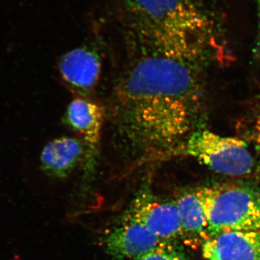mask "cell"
Returning <instances> with one entry per match:
<instances>
[{
	"instance_id": "obj_5",
	"label": "cell",
	"mask_w": 260,
	"mask_h": 260,
	"mask_svg": "<svg viewBox=\"0 0 260 260\" xmlns=\"http://www.w3.org/2000/svg\"><path fill=\"white\" fill-rule=\"evenodd\" d=\"M127 215L162 240H181L180 221L174 202L158 199L144 189L133 201Z\"/></svg>"
},
{
	"instance_id": "obj_7",
	"label": "cell",
	"mask_w": 260,
	"mask_h": 260,
	"mask_svg": "<svg viewBox=\"0 0 260 260\" xmlns=\"http://www.w3.org/2000/svg\"><path fill=\"white\" fill-rule=\"evenodd\" d=\"M164 242L126 214L121 224L107 233L104 244L114 259L136 260Z\"/></svg>"
},
{
	"instance_id": "obj_2",
	"label": "cell",
	"mask_w": 260,
	"mask_h": 260,
	"mask_svg": "<svg viewBox=\"0 0 260 260\" xmlns=\"http://www.w3.org/2000/svg\"><path fill=\"white\" fill-rule=\"evenodd\" d=\"M138 42L177 54L200 55L208 21L191 0H124Z\"/></svg>"
},
{
	"instance_id": "obj_12",
	"label": "cell",
	"mask_w": 260,
	"mask_h": 260,
	"mask_svg": "<svg viewBox=\"0 0 260 260\" xmlns=\"http://www.w3.org/2000/svg\"><path fill=\"white\" fill-rule=\"evenodd\" d=\"M136 260H188L179 242L166 241Z\"/></svg>"
},
{
	"instance_id": "obj_8",
	"label": "cell",
	"mask_w": 260,
	"mask_h": 260,
	"mask_svg": "<svg viewBox=\"0 0 260 260\" xmlns=\"http://www.w3.org/2000/svg\"><path fill=\"white\" fill-rule=\"evenodd\" d=\"M59 72L65 83L82 96L96 86L102 72V61L96 52L87 47L68 51L59 61Z\"/></svg>"
},
{
	"instance_id": "obj_13",
	"label": "cell",
	"mask_w": 260,
	"mask_h": 260,
	"mask_svg": "<svg viewBox=\"0 0 260 260\" xmlns=\"http://www.w3.org/2000/svg\"><path fill=\"white\" fill-rule=\"evenodd\" d=\"M252 138L256 149L260 152V114L256 116L252 131Z\"/></svg>"
},
{
	"instance_id": "obj_11",
	"label": "cell",
	"mask_w": 260,
	"mask_h": 260,
	"mask_svg": "<svg viewBox=\"0 0 260 260\" xmlns=\"http://www.w3.org/2000/svg\"><path fill=\"white\" fill-rule=\"evenodd\" d=\"M180 221L181 240L192 247L202 246L211 237L206 215L194 191H186L174 200Z\"/></svg>"
},
{
	"instance_id": "obj_15",
	"label": "cell",
	"mask_w": 260,
	"mask_h": 260,
	"mask_svg": "<svg viewBox=\"0 0 260 260\" xmlns=\"http://www.w3.org/2000/svg\"><path fill=\"white\" fill-rule=\"evenodd\" d=\"M259 99H260V86H259Z\"/></svg>"
},
{
	"instance_id": "obj_1",
	"label": "cell",
	"mask_w": 260,
	"mask_h": 260,
	"mask_svg": "<svg viewBox=\"0 0 260 260\" xmlns=\"http://www.w3.org/2000/svg\"><path fill=\"white\" fill-rule=\"evenodd\" d=\"M138 42L116 82L112 117L142 161L158 160L190 133L200 99L198 58Z\"/></svg>"
},
{
	"instance_id": "obj_6",
	"label": "cell",
	"mask_w": 260,
	"mask_h": 260,
	"mask_svg": "<svg viewBox=\"0 0 260 260\" xmlns=\"http://www.w3.org/2000/svg\"><path fill=\"white\" fill-rule=\"evenodd\" d=\"M66 120L81 136L85 145L87 174L93 172L102 140L104 111L99 104L85 98H77L67 109Z\"/></svg>"
},
{
	"instance_id": "obj_10",
	"label": "cell",
	"mask_w": 260,
	"mask_h": 260,
	"mask_svg": "<svg viewBox=\"0 0 260 260\" xmlns=\"http://www.w3.org/2000/svg\"><path fill=\"white\" fill-rule=\"evenodd\" d=\"M85 149L82 140L61 137L52 140L43 149L41 161L43 169L53 177L69 176L85 159Z\"/></svg>"
},
{
	"instance_id": "obj_4",
	"label": "cell",
	"mask_w": 260,
	"mask_h": 260,
	"mask_svg": "<svg viewBox=\"0 0 260 260\" xmlns=\"http://www.w3.org/2000/svg\"><path fill=\"white\" fill-rule=\"evenodd\" d=\"M179 155L191 157L213 172L224 175H247L254 171L255 165L244 140L221 136L208 129L193 132L159 159Z\"/></svg>"
},
{
	"instance_id": "obj_3",
	"label": "cell",
	"mask_w": 260,
	"mask_h": 260,
	"mask_svg": "<svg viewBox=\"0 0 260 260\" xmlns=\"http://www.w3.org/2000/svg\"><path fill=\"white\" fill-rule=\"evenodd\" d=\"M211 236L219 233L260 232V188L249 184L203 186L195 191Z\"/></svg>"
},
{
	"instance_id": "obj_9",
	"label": "cell",
	"mask_w": 260,
	"mask_h": 260,
	"mask_svg": "<svg viewBox=\"0 0 260 260\" xmlns=\"http://www.w3.org/2000/svg\"><path fill=\"white\" fill-rule=\"evenodd\" d=\"M204 260H260V232H228L202 244Z\"/></svg>"
},
{
	"instance_id": "obj_14",
	"label": "cell",
	"mask_w": 260,
	"mask_h": 260,
	"mask_svg": "<svg viewBox=\"0 0 260 260\" xmlns=\"http://www.w3.org/2000/svg\"><path fill=\"white\" fill-rule=\"evenodd\" d=\"M257 2H258V5H259V13H260V0H257Z\"/></svg>"
}]
</instances>
